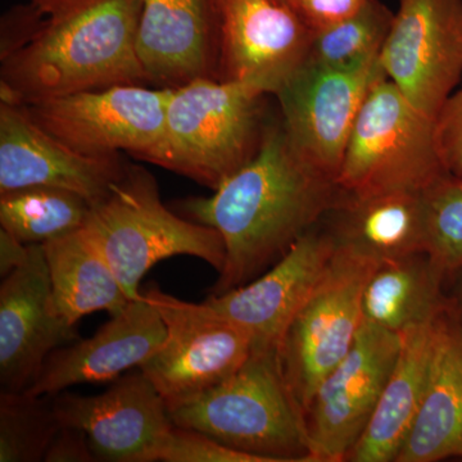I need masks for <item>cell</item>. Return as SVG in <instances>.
<instances>
[{"label": "cell", "instance_id": "obj_1", "mask_svg": "<svg viewBox=\"0 0 462 462\" xmlns=\"http://www.w3.org/2000/svg\"><path fill=\"white\" fill-rule=\"evenodd\" d=\"M142 0H30L2 21V100L27 103L147 80Z\"/></svg>", "mask_w": 462, "mask_h": 462}, {"label": "cell", "instance_id": "obj_2", "mask_svg": "<svg viewBox=\"0 0 462 462\" xmlns=\"http://www.w3.org/2000/svg\"><path fill=\"white\" fill-rule=\"evenodd\" d=\"M342 194L291 147L281 120L266 125L257 153L212 196L179 203L189 220L223 236L226 263L212 294L247 284L282 260Z\"/></svg>", "mask_w": 462, "mask_h": 462}, {"label": "cell", "instance_id": "obj_3", "mask_svg": "<svg viewBox=\"0 0 462 462\" xmlns=\"http://www.w3.org/2000/svg\"><path fill=\"white\" fill-rule=\"evenodd\" d=\"M175 427L267 462H312L305 413L282 376L275 346L254 354L215 387L167 403Z\"/></svg>", "mask_w": 462, "mask_h": 462}, {"label": "cell", "instance_id": "obj_4", "mask_svg": "<svg viewBox=\"0 0 462 462\" xmlns=\"http://www.w3.org/2000/svg\"><path fill=\"white\" fill-rule=\"evenodd\" d=\"M264 96L211 78L172 88L160 141L142 160L217 189L257 153Z\"/></svg>", "mask_w": 462, "mask_h": 462}, {"label": "cell", "instance_id": "obj_5", "mask_svg": "<svg viewBox=\"0 0 462 462\" xmlns=\"http://www.w3.org/2000/svg\"><path fill=\"white\" fill-rule=\"evenodd\" d=\"M81 227L107 258L130 300L142 296L143 278L166 258H199L218 273L226 263L221 234L170 211L156 179L138 166H124L105 197L90 205Z\"/></svg>", "mask_w": 462, "mask_h": 462}, {"label": "cell", "instance_id": "obj_6", "mask_svg": "<svg viewBox=\"0 0 462 462\" xmlns=\"http://www.w3.org/2000/svg\"><path fill=\"white\" fill-rule=\"evenodd\" d=\"M449 173L438 151L436 120L383 79L356 118L337 184L351 194L422 191Z\"/></svg>", "mask_w": 462, "mask_h": 462}, {"label": "cell", "instance_id": "obj_7", "mask_svg": "<svg viewBox=\"0 0 462 462\" xmlns=\"http://www.w3.org/2000/svg\"><path fill=\"white\" fill-rule=\"evenodd\" d=\"M374 266L334 248L324 279L276 346L282 376L303 413L322 379L354 346L363 325L364 285Z\"/></svg>", "mask_w": 462, "mask_h": 462}, {"label": "cell", "instance_id": "obj_8", "mask_svg": "<svg viewBox=\"0 0 462 462\" xmlns=\"http://www.w3.org/2000/svg\"><path fill=\"white\" fill-rule=\"evenodd\" d=\"M171 91L112 85L21 105L45 132L79 153L117 157L125 151L142 160L160 141Z\"/></svg>", "mask_w": 462, "mask_h": 462}, {"label": "cell", "instance_id": "obj_9", "mask_svg": "<svg viewBox=\"0 0 462 462\" xmlns=\"http://www.w3.org/2000/svg\"><path fill=\"white\" fill-rule=\"evenodd\" d=\"M144 294L162 316L166 339L141 370L166 403L215 387L254 354L251 334L206 302H185L160 289H148Z\"/></svg>", "mask_w": 462, "mask_h": 462}, {"label": "cell", "instance_id": "obj_10", "mask_svg": "<svg viewBox=\"0 0 462 462\" xmlns=\"http://www.w3.org/2000/svg\"><path fill=\"white\" fill-rule=\"evenodd\" d=\"M400 346L401 334L363 321L354 346L307 406L312 462L346 461L372 420Z\"/></svg>", "mask_w": 462, "mask_h": 462}, {"label": "cell", "instance_id": "obj_11", "mask_svg": "<svg viewBox=\"0 0 462 462\" xmlns=\"http://www.w3.org/2000/svg\"><path fill=\"white\" fill-rule=\"evenodd\" d=\"M217 80L276 94L307 62L314 32L282 0H211Z\"/></svg>", "mask_w": 462, "mask_h": 462}, {"label": "cell", "instance_id": "obj_12", "mask_svg": "<svg viewBox=\"0 0 462 462\" xmlns=\"http://www.w3.org/2000/svg\"><path fill=\"white\" fill-rule=\"evenodd\" d=\"M389 80L436 120L462 76V0H398L380 53Z\"/></svg>", "mask_w": 462, "mask_h": 462}, {"label": "cell", "instance_id": "obj_13", "mask_svg": "<svg viewBox=\"0 0 462 462\" xmlns=\"http://www.w3.org/2000/svg\"><path fill=\"white\" fill-rule=\"evenodd\" d=\"M385 78L380 60L351 71L306 62L275 96L291 147L337 181L356 118L370 90Z\"/></svg>", "mask_w": 462, "mask_h": 462}, {"label": "cell", "instance_id": "obj_14", "mask_svg": "<svg viewBox=\"0 0 462 462\" xmlns=\"http://www.w3.org/2000/svg\"><path fill=\"white\" fill-rule=\"evenodd\" d=\"M60 427L87 434L98 461L154 462L171 433L167 403L139 369L94 396H53Z\"/></svg>", "mask_w": 462, "mask_h": 462}, {"label": "cell", "instance_id": "obj_15", "mask_svg": "<svg viewBox=\"0 0 462 462\" xmlns=\"http://www.w3.org/2000/svg\"><path fill=\"white\" fill-rule=\"evenodd\" d=\"M79 339L74 325L57 314L42 245L0 284V387L26 391L57 349Z\"/></svg>", "mask_w": 462, "mask_h": 462}, {"label": "cell", "instance_id": "obj_16", "mask_svg": "<svg viewBox=\"0 0 462 462\" xmlns=\"http://www.w3.org/2000/svg\"><path fill=\"white\" fill-rule=\"evenodd\" d=\"M334 243L322 221L291 245L285 256L247 284L205 302L251 334L254 346H278L289 322L329 269Z\"/></svg>", "mask_w": 462, "mask_h": 462}, {"label": "cell", "instance_id": "obj_17", "mask_svg": "<svg viewBox=\"0 0 462 462\" xmlns=\"http://www.w3.org/2000/svg\"><path fill=\"white\" fill-rule=\"evenodd\" d=\"M123 170L117 157H89L67 147L39 126L21 103H0V193L60 188L93 205Z\"/></svg>", "mask_w": 462, "mask_h": 462}, {"label": "cell", "instance_id": "obj_18", "mask_svg": "<svg viewBox=\"0 0 462 462\" xmlns=\"http://www.w3.org/2000/svg\"><path fill=\"white\" fill-rule=\"evenodd\" d=\"M166 339V325L144 293L111 316L93 337L57 349L26 392L56 396L72 385L114 382L147 363Z\"/></svg>", "mask_w": 462, "mask_h": 462}, {"label": "cell", "instance_id": "obj_19", "mask_svg": "<svg viewBox=\"0 0 462 462\" xmlns=\"http://www.w3.org/2000/svg\"><path fill=\"white\" fill-rule=\"evenodd\" d=\"M214 42L211 0H142L136 51L151 83L178 88L209 78Z\"/></svg>", "mask_w": 462, "mask_h": 462}, {"label": "cell", "instance_id": "obj_20", "mask_svg": "<svg viewBox=\"0 0 462 462\" xmlns=\"http://www.w3.org/2000/svg\"><path fill=\"white\" fill-rule=\"evenodd\" d=\"M322 225L337 251L370 263L427 251L422 191L351 194L343 190Z\"/></svg>", "mask_w": 462, "mask_h": 462}, {"label": "cell", "instance_id": "obj_21", "mask_svg": "<svg viewBox=\"0 0 462 462\" xmlns=\"http://www.w3.org/2000/svg\"><path fill=\"white\" fill-rule=\"evenodd\" d=\"M442 316L401 333L396 364L372 420L346 462H396L427 389Z\"/></svg>", "mask_w": 462, "mask_h": 462}, {"label": "cell", "instance_id": "obj_22", "mask_svg": "<svg viewBox=\"0 0 462 462\" xmlns=\"http://www.w3.org/2000/svg\"><path fill=\"white\" fill-rule=\"evenodd\" d=\"M462 457V324L447 310L420 409L396 462Z\"/></svg>", "mask_w": 462, "mask_h": 462}, {"label": "cell", "instance_id": "obj_23", "mask_svg": "<svg viewBox=\"0 0 462 462\" xmlns=\"http://www.w3.org/2000/svg\"><path fill=\"white\" fill-rule=\"evenodd\" d=\"M448 276L427 251L374 266L364 285L363 321L401 334L440 318Z\"/></svg>", "mask_w": 462, "mask_h": 462}, {"label": "cell", "instance_id": "obj_24", "mask_svg": "<svg viewBox=\"0 0 462 462\" xmlns=\"http://www.w3.org/2000/svg\"><path fill=\"white\" fill-rule=\"evenodd\" d=\"M42 249L54 310L69 325L97 311L114 316L129 305L107 258L83 227L44 243Z\"/></svg>", "mask_w": 462, "mask_h": 462}, {"label": "cell", "instance_id": "obj_25", "mask_svg": "<svg viewBox=\"0 0 462 462\" xmlns=\"http://www.w3.org/2000/svg\"><path fill=\"white\" fill-rule=\"evenodd\" d=\"M90 203L60 188L32 187L0 193V225L27 245H44L80 229Z\"/></svg>", "mask_w": 462, "mask_h": 462}, {"label": "cell", "instance_id": "obj_26", "mask_svg": "<svg viewBox=\"0 0 462 462\" xmlns=\"http://www.w3.org/2000/svg\"><path fill=\"white\" fill-rule=\"evenodd\" d=\"M394 14L380 0H367L355 16L314 32L307 63L325 69H364L379 60Z\"/></svg>", "mask_w": 462, "mask_h": 462}, {"label": "cell", "instance_id": "obj_27", "mask_svg": "<svg viewBox=\"0 0 462 462\" xmlns=\"http://www.w3.org/2000/svg\"><path fill=\"white\" fill-rule=\"evenodd\" d=\"M60 428L53 396L0 393V462L44 461Z\"/></svg>", "mask_w": 462, "mask_h": 462}, {"label": "cell", "instance_id": "obj_28", "mask_svg": "<svg viewBox=\"0 0 462 462\" xmlns=\"http://www.w3.org/2000/svg\"><path fill=\"white\" fill-rule=\"evenodd\" d=\"M425 245L448 276L462 266V176L447 173L422 190Z\"/></svg>", "mask_w": 462, "mask_h": 462}, {"label": "cell", "instance_id": "obj_29", "mask_svg": "<svg viewBox=\"0 0 462 462\" xmlns=\"http://www.w3.org/2000/svg\"><path fill=\"white\" fill-rule=\"evenodd\" d=\"M163 462H267L260 456L231 448L200 431L173 427L161 449Z\"/></svg>", "mask_w": 462, "mask_h": 462}, {"label": "cell", "instance_id": "obj_30", "mask_svg": "<svg viewBox=\"0 0 462 462\" xmlns=\"http://www.w3.org/2000/svg\"><path fill=\"white\" fill-rule=\"evenodd\" d=\"M436 136L447 171L462 176V89L452 93L438 114Z\"/></svg>", "mask_w": 462, "mask_h": 462}, {"label": "cell", "instance_id": "obj_31", "mask_svg": "<svg viewBox=\"0 0 462 462\" xmlns=\"http://www.w3.org/2000/svg\"><path fill=\"white\" fill-rule=\"evenodd\" d=\"M367 0H294L293 8L314 32L342 23L363 9Z\"/></svg>", "mask_w": 462, "mask_h": 462}, {"label": "cell", "instance_id": "obj_32", "mask_svg": "<svg viewBox=\"0 0 462 462\" xmlns=\"http://www.w3.org/2000/svg\"><path fill=\"white\" fill-rule=\"evenodd\" d=\"M45 462H97L96 454L83 430L60 427L48 447Z\"/></svg>", "mask_w": 462, "mask_h": 462}, {"label": "cell", "instance_id": "obj_33", "mask_svg": "<svg viewBox=\"0 0 462 462\" xmlns=\"http://www.w3.org/2000/svg\"><path fill=\"white\" fill-rule=\"evenodd\" d=\"M30 245L21 242L7 230L0 229V275L7 278L26 263Z\"/></svg>", "mask_w": 462, "mask_h": 462}, {"label": "cell", "instance_id": "obj_34", "mask_svg": "<svg viewBox=\"0 0 462 462\" xmlns=\"http://www.w3.org/2000/svg\"><path fill=\"white\" fill-rule=\"evenodd\" d=\"M447 297L449 310L462 324V266L448 279Z\"/></svg>", "mask_w": 462, "mask_h": 462}, {"label": "cell", "instance_id": "obj_35", "mask_svg": "<svg viewBox=\"0 0 462 462\" xmlns=\"http://www.w3.org/2000/svg\"><path fill=\"white\" fill-rule=\"evenodd\" d=\"M282 2L288 3V5H291V7H293L294 0H282Z\"/></svg>", "mask_w": 462, "mask_h": 462}]
</instances>
